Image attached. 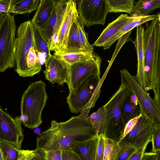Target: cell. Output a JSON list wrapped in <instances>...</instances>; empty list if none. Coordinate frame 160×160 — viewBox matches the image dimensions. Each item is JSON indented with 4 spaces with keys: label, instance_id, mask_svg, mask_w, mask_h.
Masks as SVG:
<instances>
[{
    "label": "cell",
    "instance_id": "cell-1",
    "mask_svg": "<svg viewBox=\"0 0 160 160\" xmlns=\"http://www.w3.org/2000/svg\"><path fill=\"white\" fill-rule=\"evenodd\" d=\"M96 135L86 119L79 115L64 122L52 120L49 128L38 137L36 148L45 151L62 150L71 148L75 141L87 139Z\"/></svg>",
    "mask_w": 160,
    "mask_h": 160
},
{
    "label": "cell",
    "instance_id": "cell-2",
    "mask_svg": "<svg viewBox=\"0 0 160 160\" xmlns=\"http://www.w3.org/2000/svg\"><path fill=\"white\" fill-rule=\"evenodd\" d=\"M147 22L144 27V46L145 71L147 91H153V100L160 106V14Z\"/></svg>",
    "mask_w": 160,
    "mask_h": 160
},
{
    "label": "cell",
    "instance_id": "cell-3",
    "mask_svg": "<svg viewBox=\"0 0 160 160\" xmlns=\"http://www.w3.org/2000/svg\"><path fill=\"white\" fill-rule=\"evenodd\" d=\"M36 53L33 26L29 20L21 23L16 31L15 62L19 76L31 77L40 72L42 67Z\"/></svg>",
    "mask_w": 160,
    "mask_h": 160
},
{
    "label": "cell",
    "instance_id": "cell-4",
    "mask_svg": "<svg viewBox=\"0 0 160 160\" xmlns=\"http://www.w3.org/2000/svg\"><path fill=\"white\" fill-rule=\"evenodd\" d=\"M48 98L44 82L40 80L29 84L20 103L19 118L25 127L33 129L42 123V112Z\"/></svg>",
    "mask_w": 160,
    "mask_h": 160
},
{
    "label": "cell",
    "instance_id": "cell-5",
    "mask_svg": "<svg viewBox=\"0 0 160 160\" xmlns=\"http://www.w3.org/2000/svg\"><path fill=\"white\" fill-rule=\"evenodd\" d=\"M102 81L100 77L91 76L77 88L69 91L67 102L70 111L81 113L80 115L86 119L99 97Z\"/></svg>",
    "mask_w": 160,
    "mask_h": 160
},
{
    "label": "cell",
    "instance_id": "cell-6",
    "mask_svg": "<svg viewBox=\"0 0 160 160\" xmlns=\"http://www.w3.org/2000/svg\"><path fill=\"white\" fill-rule=\"evenodd\" d=\"M131 92L120 85L118 90L103 106L105 113L104 137L119 142L122 139L125 124L121 114V107Z\"/></svg>",
    "mask_w": 160,
    "mask_h": 160
},
{
    "label": "cell",
    "instance_id": "cell-7",
    "mask_svg": "<svg viewBox=\"0 0 160 160\" xmlns=\"http://www.w3.org/2000/svg\"><path fill=\"white\" fill-rule=\"evenodd\" d=\"M17 26L14 15L6 13L0 24V72L15 66Z\"/></svg>",
    "mask_w": 160,
    "mask_h": 160
},
{
    "label": "cell",
    "instance_id": "cell-8",
    "mask_svg": "<svg viewBox=\"0 0 160 160\" xmlns=\"http://www.w3.org/2000/svg\"><path fill=\"white\" fill-rule=\"evenodd\" d=\"M121 85L127 87L136 97L142 114L147 115L157 124H160V110L149 93L145 92L137 81L135 76L126 69L120 70Z\"/></svg>",
    "mask_w": 160,
    "mask_h": 160
},
{
    "label": "cell",
    "instance_id": "cell-9",
    "mask_svg": "<svg viewBox=\"0 0 160 160\" xmlns=\"http://www.w3.org/2000/svg\"><path fill=\"white\" fill-rule=\"evenodd\" d=\"M133 129L118 142L119 145L128 144L137 151L145 150L151 141L157 124L150 117L142 114Z\"/></svg>",
    "mask_w": 160,
    "mask_h": 160
},
{
    "label": "cell",
    "instance_id": "cell-10",
    "mask_svg": "<svg viewBox=\"0 0 160 160\" xmlns=\"http://www.w3.org/2000/svg\"><path fill=\"white\" fill-rule=\"evenodd\" d=\"M77 10L84 25L89 27L104 25L109 9L107 0H81L78 3Z\"/></svg>",
    "mask_w": 160,
    "mask_h": 160
},
{
    "label": "cell",
    "instance_id": "cell-11",
    "mask_svg": "<svg viewBox=\"0 0 160 160\" xmlns=\"http://www.w3.org/2000/svg\"><path fill=\"white\" fill-rule=\"evenodd\" d=\"M19 117H13L0 105V142L9 143L19 150L24 134Z\"/></svg>",
    "mask_w": 160,
    "mask_h": 160
},
{
    "label": "cell",
    "instance_id": "cell-12",
    "mask_svg": "<svg viewBox=\"0 0 160 160\" xmlns=\"http://www.w3.org/2000/svg\"><path fill=\"white\" fill-rule=\"evenodd\" d=\"M102 60L99 55L94 53L89 59L71 65L69 91L77 88L90 76L100 77Z\"/></svg>",
    "mask_w": 160,
    "mask_h": 160
},
{
    "label": "cell",
    "instance_id": "cell-13",
    "mask_svg": "<svg viewBox=\"0 0 160 160\" xmlns=\"http://www.w3.org/2000/svg\"><path fill=\"white\" fill-rule=\"evenodd\" d=\"M78 15L76 1L68 0L63 19L54 41L50 44V51L62 53L66 50L69 32L72 24Z\"/></svg>",
    "mask_w": 160,
    "mask_h": 160
},
{
    "label": "cell",
    "instance_id": "cell-14",
    "mask_svg": "<svg viewBox=\"0 0 160 160\" xmlns=\"http://www.w3.org/2000/svg\"><path fill=\"white\" fill-rule=\"evenodd\" d=\"M44 63L46 68L43 72L46 79L52 84L56 83L63 85L66 83L69 88L70 65L52 54L45 59Z\"/></svg>",
    "mask_w": 160,
    "mask_h": 160
},
{
    "label": "cell",
    "instance_id": "cell-15",
    "mask_svg": "<svg viewBox=\"0 0 160 160\" xmlns=\"http://www.w3.org/2000/svg\"><path fill=\"white\" fill-rule=\"evenodd\" d=\"M68 1L55 0L53 11L50 17L39 28L42 36L49 45L56 38L63 19Z\"/></svg>",
    "mask_w": 160,
    "mask_h": 160
},
{
    "label": "cell",
    "instance_id": "cell-16",
    "mask_svg": "<svg viewBox=\"0 0 160 160\" xmlns=\"http://www.w3.org/2000/svg\"><path fill=\"white\" fill-rule=\"evenodd\" d=\"M144 27L142 25L137 27L136 37L133 41L137 54L138 64L137 73L135 76L141 87L146 92L147 83L145 71L144 46Z\"/></svg>",
    "mask_w": 160,
    "mask_h": 160
},
{
    "label": "cell",
    "instance_id": "cell-17",
    "mask_svg": "<svg viewBox=\"0 0 160 160\" xmlns=\"http://www.w3.org/2000/svg\"><path fill=\"white\" fill-rule=\"evenodd\" d=\"M158 15V13L156 14L144 15L138 11L134 12L131 14L132 18L131 20L110 39L105 46L103 48V49L105 50L109 49L115 41L123 36L132 30L133 28L155 19Z\"/></svg>",
    "mask_w": 160,
    "mask_h": 160
},
{
    "label": "cell",
    "instance_id": "cell-18",
    "mask_svg": "<svg viewBox=\"0 0 160 160\" xmlns=\"http://www.w3.org/2000/svg\"><path fill=\"white\" fill-rule=\"evenodd\" d=\"M132 18L131 15L121 14L116 19L108 24L92 45V46L103 48L105 46L110 39Z\"/></svg>",
    "mask_w": 160,
    "mask_h": 160
},
{
    "label": "cell",
    "instance_id": "cell-19",
    "mask_svg": "<svg viewBox=\"0 0 160 160\" xmlns=\"http://www.w3.org/2000/svg\"><path fill=\"white\" fill-rule=\"evenodd\" d=\"M98 135L79 141H75L71 148L82 160H95Z\"/></svg>",
    "mask_w": 160,
    "mask_h": 160
},
{
    "label": "cell",
    "instance_id": "cell-20",
    "mask_svg": "<svg viewBox=\"0 0 160 160\" xmlns=\"http://www.w3.org/2000/svg\"><path fill=\"white\" fill-rule=\"evenodd\" d=\"M55 0H40L31 20L32 25L40 28L49 19L53 11Z\"/></svg>",
    "mask_w": 160,
    "mask_h": 160
},
{
    "label": "cell",
    "instance_id": "cell-21",
    "mask_svg": "<svg viewBox=\"0 0 160 160\" xmlns=\"http://www.w3.org/2000/svg\"><path fill=\"white\" fill-rule=\"evenodd\" d=\"M39 0H11L8 12L14 15L30 13L36 10Z\"/></svg>",
    "mask_w": 160,
    "mask_h": 160
},
{
    "label": "cell",
    "instance_id": "cell-22",
    "mask_svg": "<svg viewBox=\"0 0 160 160\" xmlns=\"http://www.w3.org/2000/svg\"><path fill=\"white\" fill-rule=\"evenodd\" d=\"M78 16L71 26L68 35L66 49L63 52H86L79 39L77 20Z\"/></svg>",
    "mask_w": 160,
    "mask_h": 160
},
{
    "label": "cell",
    "instance_id": "cell-23",
    "mask_svg": "<svg viewBox=\"0 0 160 160\" xmlns=\"http://www.w3.org/2000/svg\"><path fill=\"white\" fill-rule=\"evenodd\" d=\"M105 120V113L103 106L99 108L86 119L93 130L98 135L102 134L103 132Z\"/></svg>",
    "mask_w": 160,
    "mask_h": 160
},
{
    "label": "cell",
    "instance_id": "cell-24",
    "mask_svg": "<svg viewBox=\"0 0 160 160\" xmlns=\"http://www.w3.org/2000/svg\"><path fill=\"white\" fill-rule=\"evenodd\" d=\"M109 7V12H124L131 15L134 11L133 0H107Z\"/></svg>",
    "mask_w": 160,
    "mask_h": 160
},
{
    "label": "cell",
    "instance_id": "cell-25",
    "mask_svg": "<svg viewBox=\"0 0 160 160\" xmlns=\"http://www.w3.org/2000/svg\"><path fill=\"white\" fill-rule=\"evenodd\" d=\"M94 52H74L54 53L53 55L63 60L70 65L87 60L94 55Z\"/></svg>",
    "mask_w": 160,
    "mask_h": 160
},
{
    "label": "cell",
    "instance_id": "cell-26",
    "mask_svg": "<svg viewBox=\"0 0 160 160\" xmlns=\"http://www.w3.org/2000/svg\"><path fill=\"white\" fill-rule=\"evenodd\" d=\"M32 26L35 42L38 54H44L45 59H47L51 54L49 49L50 45L42 36L39 29L33 25Z\"/></svg>",
    "mask_w": 160,
    "mask_h": 160
},
{
    "label": "cell",
    "instance_id": "cell-27",
    "mask_svg": "<svg viewBox=\"0 0 160 160\" xmlns=\"http://www.w3.org/2000/svg\"><path fill=\"white\" fill-rule=\"evenodd\" d=\"M160 7V0H140L135 3L134 11H138L142 15H148Z\"/></svg>",
    "mask_w": 160,
    "mask_h": 160
},
{
    "label": "cell",
    "instance_id": "cell-28",
    "mask_svg": "<svg viewBox=\"0 0 160 160\" xmlns=\"http://www.w3.org/2000/svg\"><path fill=\"white\" fill-rule=\"evenodd\" d=\"M140 112V110L138 105H136L130 103L126 99L121 106L122 118L125 124L130 120L138 115Z\"/></svg>",
    "mask_w": 160,
    "mask_h": 160
},
{
    "label": "cell",
    "instance_id": "cell-29",
    "mask_svg": "<svg viewBox=\"0 0 160 160\" xmlns=\"http://www.w3.org/2000/svg\"><path fill=\"white\" fill-rule=\"evenodd\" d=\"M103 139L104 149L102 160H115L119 146L118 142L104 137Z\"/></svg>",
    "mask_w": 160,
    "mask_h": 160
},
{
    "label": "cell",
    "instance_id": "cell-30",
    "mask_svg": "<svg viewBox=\"0 0 160 160\" xmlns=\"http://www.w3.org/2000/svg\"><path fill=\"white\" fill-rule=\"evenodd\" d=\"M0 149L4 160H18L21 150L5 142H0Z\"/></svg>",
    "mask_w": 160,
    "mask_h": 160
},
{
    "label": "cell",
    "instance_id": "cell-31",
    "mask_svg": "<svg viewBox=\"0 0 160 160\" xmlns=\"http://www.w3.org/2000/svg\"><path fill=\"white\" fill-rule=\"evenodd\" d=\"M78 33L80 43L86 52H93L94 48L88 41V35L84 29V24L79 15L77 18Z\"/></svg>",
    "mask_w": 160,
    "mask_h": 160
},
{
    "label": "cell",
    "instance_id": "cell-32",
    "mask_svg": "<svg viewBox=\"0 0 160 160\" xmlns=\"http://www.w3.org/2000/svg\"><path fill=\"white\" fill-rule=\"evenodd\" d=\"M119 145L115 160H128L132 155L137 151L135 148L128 144Z\"/></svg>",
    "mask_w": 160,
    "mask_h": 160
},
{
    "label": "cell",
    "instance_id": "cell-33",
    "mask_svg": "<svg viewBox=\"0 0 160 160\" xmlns=\"http://www.w3.org/2000/svg\"><path fill=\"white\" fill-rule=\"evenodd\" d=\"M152 152H158L160 151V125L156 126L152 136Z\"/></svg>",
    "mask_w": 160,
    "mask_h": 160
},
{
    "label": "cell",
    "instance_id": "cell-34",
    "mask_svg": "<svg viewBox=\"0 0 160 160\" xmlns=\"http://www.w3.org/2000/svg\"><path fill=\"white\" fill-rule=\"evenodd\" d=\"M25 160H46L45 151L41 148L31 150Z\"/></svg>",
    "mask_w": 160,
    "mask_h": 160
},
{
    "label": "cell",
    "instance_id": "cell-35",
    "mask_svg": "<svg viewBox=\"0 0 160 160\" xmlns=\"http://www.w3.org/2000/svg\"><path fill=\"white\" fill-rule=\"evenodd\" d=\"M61 152L62 160H82L72 148H65Z\"/></svg>",
    "mask_w": 160,
    "mask_h": 160
},
{
    "label": "cell",
    "instance_id": "cell-36",
    "mask_svg": "<svg viewBox=\"0 0 160 160\" xmlns=\"http://www.w3.org/2000/svg\"><path fill=\"white\" fill-rule=\"evenodd\" d=\"M142 115L141 113H140L138 115L127 122L125 125L122 139L125 137L133 129Z\"/></svg>",
    "mask_w": 160,
    "mask_h": 160
},
{
    "label": "cell",
    "instance_id": "cell-37",
    "mask_svg": "<svg viewBox=\"0 0 160 160\" xmlns=\"http://www.w3.org/2000/svg\"><path fill=\"white\" fill-rule=\"evenodd\" d=\"M104 149V142L102 134L98 135V142L95 160H102Z\"/></svg>",
    "mask_w": 160,
    "mask_h": 160
},
{
    "label": "cell",
    "instance_id": "cell-38",
    "mask_svg": "<svg viewBox=\"0 0 160 160\" xmlns=\"http://www.w3.org/2000/svg\"><path fill=\"white\" fill-rule=\"evenodd\" d=\"M45 151L46 160H62L61 150H52Z\"/></svg>",
    "mask_w": 160,
    "mask_h": 160
},
{
    "label": "cell",
    "instance_id": "cell-39",
    "mask_svg": "<svg viewBox=\"0 0 160 160\" xmlns=\"http://www.w3.org/2000/svg\"><path fill=\"white\" fill-rule=\"evenodd\" d=\"M11 2V0H0V13L8 12Z\"/></svg>",
    "mask_w": 160,
    "mask_h": 160
},
{
    "label": "cell",
    "instance_id": "cell-40",
    "mask_svg": "<svg viewBox=\"0 0 160 160\" xmlns=\"http://www.w3.org/2000/svg\"><path fill=\"white\" fill-rule=\"evenodd\" d=\"M160 152H144L142 155V160H156Z\"/></svg>",
    "mask_w": 160,
    "mask_h": 160
},
{
    "label": "cell",
    "instance_id": "cell-41",
    "mask_svg": "<svg viewBox=\"0 0 160 160\" xmlns=\"http://www.w3.org/2000/svg\"><path fill=\"white\" fill-rule=\"evenodd\" d=\"M145 150H142L137 151L132 155L128 160H142L143 154Z\"/></svg>",
    "mask_w": 160,
    "mask_h": 160
},
{
    "label": "cell",
    "instance_id": "cell-42",
    "mask_svg": "<svg viewBox=\"0 0 160 160\" xmlns=\"http://www.w3.org/2000/svg\"><path fill=\"white\" fill-rule=\"evenodd\" d=\"M126 99L130 103L135 104L136 105H138L136 97L131 92L128 96Z\"/></svg>",
    "mask_w": 160,
    "mask_h": 160
},
{
    "label": "cell",
    "instance_id": "cell-43",
    "mask_svg": "<svg viewBox=\"0 0 160 160\" xmlns=\"http://www.w3.org/2000/svg\"><path fill=\"white\" fill-rule=\"evenodd\" d=\"M31 150H21V152L18 160H25L28 154L30 152Z\"/></svg>",
    "mask_w": 160,
    "mask_h": 160
},
{
    "label": "cell",
    "instance_id": "cell-44",
    "mask_svg": "<svg viewBox=\"0 0 160 160\" xmlns=\"http://www.w3.org/2000/svg\"><path fill=\"white\" fill-rule=\"evenodd\" d=\"M34 130H33V132L35 134L39 135L41 132V131L38 127H36V128H34Z\"/></svg>",
    "mask_w": 160,
    "mask_h": 160
},
{
    "label": "cell",
    "instance_id": "cell-45",
    "mask_svg": "<svg viewBox=\"0 0 160 160\" xmlns=\"http://www.w3.org/2000/svg\"><path fill=\"white\" fill-rule=\"evenodd\" d=\"M5 14L0 13V24Z\"/></svg>",
    "mask_w": 160,
    "mask_h": 160
},
{
    "label": "cell",
    "instance_id": "cell-46",
    "mask_svg": "<svg viewBox=\"0 0 160 160\" xmlns=\"http://www.w3.org/2000/svg\"><path fill=\"white\" fill-rule=\"evenodd\" d=\"M0 160H4L0 149Z\"/></svg>",
    "mask_w": 160,
    "mask_h": 160
},
{
    "label": "cell",
    "instance_id": "cell-47",
    "mask_svg": "<svg viewBox=\"0 0 160 160\" xmlns=\"http://www.w3.org/2000/svg\"><path fill=\"white\" fill-rule=\"evenodd\" d=\"M156 160H160V154L158 155Z\"/></svg>",
    "mask_w": 160,
    "mask_h": 160
}]
</instances>
